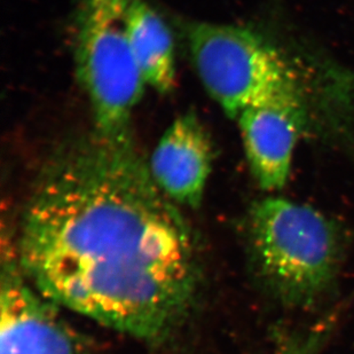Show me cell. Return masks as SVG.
<instances>
[{"label":"cell","instance_id":"5b68a950","mask_svg":"<svg viewBox=\"0 0 354 354\" xmlns=\"http://www.w3.org/2000/svg\"><path fill=\"white\" fill-rule=\"evenodd\" d=\"M59 305L31 284L17 258H5L0 279V354H85Z\"/></svg>","mask_w":354,"mask_h":354},{"label":"cell","instance_id":"277c9868","mask_svg":"<svg viewBox=\"0 0 354 354\" xmlns=\"http://www.w3.org/2000/svg\"><path fill=\"white\" fill-rule=\"evenodd\" d=\"M130 0H80L75 64L90 102L94 130L107 137L132 134L131 120L145 84L127 34Z\"/></svg>","mask_w":354,"mask_h":354},{"label":"cell","instance_id":"ba28073f","mask_svg":"<svg viewBox=\"0 0 354 354\" xmlns=\"http://www.w3.org/2000/svg\"><path fill=\"white\" fill-rule=\"evenodd\" d=\"M127 34L145 84L158 93H170L177 75L174 37L160 14L147 1L130 0Z\"/></svg>","mask_w":354,"mask_h":354},{"label":"cell","instance_id":"7a4b0ae2","mask_svg":"<svg viewBox=\"0 0 354 354\" xmlns=\"http://www.w3.org/2000/svg\"><path fill=\"white\" fill-rule=\"evenodd\" d=\"M249 233L261 279L288 306H308L330 290L341 261L337 226L313 207L270 196L251 207Z\"/></svg>","mask_w":354,"mask_h":354},{"label":"cell","instance_id":"9c48e42d","mask_svg":"<svg viewBox=\"0 0 354 354\" xmlns=\"http://www.w3.org/2000/svg\"><path fill=\"white\" fill-rule=\"evenodd\" d=\"M291 354H305V351H303V352H296V351H295L294 353H291Z\"/></svg>","mask_w":354,"mask_h":354},{"label":"cell","instance_id":"8992f818","mask_svg":"<svg viewBox=\"0 0 354 354\" xmlns=\"http://www.w3.org/2000/svg\"><path fill=\"white\" fill-rule=\"evenodd\" d=\"M210 136L194 111L171 123L151 156L148 167L155 184L174 203L198 207L212 167Z\"/></svg>","mask_w":354,"mask_h":354},{"label":"cell","instance_id":"3957f363","mask_svg":"<svg viewBox=\"0 0 354 354\" xmlns=\"http://www.w3.org/2000/svg\"><path fill=\"white\" fill-rule=\"evenodd\" d=\"M187 41L201 83L228 118L261 104L304 101L292 64L252 29L193 22Z\"/></svg>","mask_w":354,"mask_h":354},{"label":"cell","instance_id":"6da1fadb","mask_svg":"<svg viewBox=\"0 0 354 354\" xmlns=\"http://www.w3.org/2000/svg\"><path fill=\"white\" fill-rule=\"evenodd\" d=\"M17 259L60 308L147 343L183 322L200 282L191 228L155 184L132 134L94 129L44 165Z\"/></svg>","mask_w":354,"mask_h":354},{"label":"cell","instance_id":"52a82bcc","mask_svg":"<svg viewBox=\"0 0 354 354\" xmlns=\"http://www.w3.org/2000/svg\"><path fill=\"white\" fill-rule=\"evenodd\" d=\"M305 118L304 101L261 104L237 118L248 164L259 187L280 191L287 184Z\"/></svg>","mask_w":354,"mask_h":354}]
</instances>
